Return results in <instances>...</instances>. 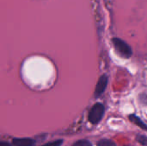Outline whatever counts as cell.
<instances>
[{"instance_id": "1", "label": "cell", "mask_w": 147, "mask_h": 146, "mask_svg": "<svg viewBox=\"0 0 147 146\" xmlns=\"http://www.w3.org/2000/svg\"><path fill=\"white\" fill-rule=\"evenodd\" d=\"M113 45L115 48V50L119 52V54L124 58H130L133 54L132 48L129 46V45L125 42L124 40L119 39V38H114L112 40Z\"/></svg>"}, {"instance_id": "2", "label": "cell", "mask_w": 147, "mask_h": 146, "mask_svg": "<svg viewBox=\"0 0 147 146\" xmlns=\"http://www.w3.org/2000/svg\"><path fill=\"white\" fill-rule=\"evenodd\" d=\"M104 115V106L102 103H96L89 113V121L93 124H98Z\"/></svg>"}, {"instance_id": "3", "label": "cell", "mask_w": 147, "mask_h": 146, "mask_svg": "<svg viewBox=\"0 0 147 146\" xmlns=\"http://www.w3.org/2000/svg\"><path fill=\"white\" fill-rule=\"evenodd\" d=\"M107 84H108V77H107V76L106 75L101 76V77L99 78V80L97 82L96 90H95V96L96 97L100 96L105 91Z\"/></svg>"}, {"instance_id": "4", "label": "cell", "mask_w": 147, "mask_h": 146, "mask_svg": "<svg viewBox=\"0 0 147 146\" xmlns=\"http://www.w3.org/2000/svg\"><path fill=\"white\" fill-rule=\"evenodd\" d=\"M35 144L34 140L29 138L13 139L12 145L14 146H34Z\"/></svg>"}, {"instance_id": "5", "label": "cell", "mask_w": 147, "mask_h": 146, "mask_svg": "<svg viewBox=\"0 0 147 146\" xmlns=\"http://www.w3.org/2000/svg\"><path fill=\"white\" fill-rule=\"evenodd\" d=\"M129 120H130L133 123H134L136 126H140V128H142L143 130H146V131H147L146 125L144 122H142V120H141L139 117H137L136 115H134V114L130 115V116H129Z\"/></svg>"}, {"instance_id": "6", "label": "cell", "mask_w": 147, "mask_h": 146, "mask_svg": "<svg viewBox=\"0 0 147 146\" xmlns=\"http://www.w3.org/2000/svg\"><path fill=\"white\" fill-rule=\"evenodd\" d=\"M97 146H116L115 144L109 139H101L98 143H97Z\"/></svg>"}, {"instance_id": "7", "label": "cell", "mask_w": 147, "mask_h": 146, "mask_svg": "<svg viewBox=\"0 0 147 146\" xmlns=\"http://www.w3.org/2000/svg\"><path fill=\"white\" fill-rule=\"evenodd\" d=\"M73 146H92L91 143L88 140H85V139H83V140H78L77 141Z\"/></svg>"}, {"instance_id": "8", "label": "cell", "mask_w": 147, "mask_h": 146, "mask_svg": "<svg viewBox=\"0 0 147 146\" xmlns=\"http://www.w3.org/2000/svg\"><path fill=\"white\" fill-rule=\"evenodd\" d=\"M63 144V140H56V141H52L49 142L47 144H45L44 145L42 146H60Z\"/></svg>"}, {"instance_id": "9", "label": "cell", "mask_w": 147, "mask_h": 146, "mask_svg": "<svg viewBox=\"0 0 147 146\" xmlns=\"http://www.w3.org/2000/svg\"><path fill=\"white\" fill-rule=\"evenodd\" d=\"M137 140L142 144V145H147V137H145V136H142V135H140L137 137Z\"/></svg>"}, {"instance_id": "10", "label": "cell", "mask_w": 147, "mask_h": 146, "mask_svg": "<svg viewBox=\"0 0 147 146\" xmlns=\"http://www.w3.org/2000/svg\"><path fill=\"white\" fill-rule=\"evenodd\" d=\"M0 146H12V145H9V143H7V142L3 141V142H1Z\"/></svg>"}]
</instances>
